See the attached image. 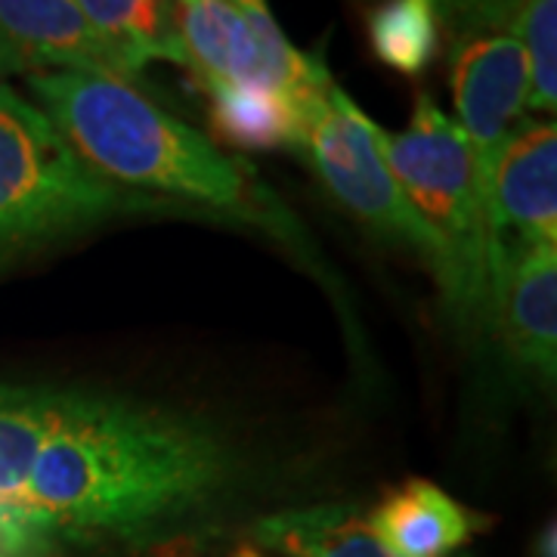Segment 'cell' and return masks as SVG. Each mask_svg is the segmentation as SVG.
I'll return each mask as SVG.
<instances>
[{"instance_id": "cell-2", "label": "cell", "mask_w": 557, "mask_h": 557, "mask_svg": "<svg viewBox=\"0 0 557 557\" xmlns=\"http://www.w3.org/2000/svg\"><path fill=\"white\" fill-rule=\"evenodd\" d=\"M25 84L72 152L106 183L214 208H242L248 199L239 164L134 81L112 72H40Z\"/></svg>"}, {"instance_id": "cell-3", "label": "cell", "mask_w": 557, "mask_h": 557, "mask_svg": "<svg viewBox=\"0 0 557 557\" xmlns=\"http://www.w3.org/2000/svg\"><path fill=\"white\" fill-rule=\"evenodd\" d=\"M381 152L416 218L440 245L434 276L446 313L465 332H480L490 310L486 211L478 159L453 115L431 94H418L406 131H379Z\"/></svg>"}, {"instance_id": "cell-6", "label": "cell", "mask_w": 557, "mask_h": 557, "mask_svg": "<svg viewBox=\"0 0 557 557\" xmlns=\"http://www.w3.org/2000/svg\"><path fill=\"white\" fill-rule=\"evenodd\" d=\"M490 267L515 251L557 245V127L555 121H520L493 159L486 193Z\"/></svg>"}, {"instance_id": "cell-13", "label": "cell", "mask_w": 557, "mask_h": 557, "mask_svg": "<svg viewBox=\"0 0 557 557\" xmlns=\"http://www.w3.org/2000/svg\"><path fill=\"white\" fill-rule=\"evenodd\" d=\"M69 387L0 381V505L16 508L40 446L60 424Z\"/></svg>"}, {"instance_id": "cell-7", "label": "cell", "mask_w": 557, "mask_h": 557, "mask_svg": "<svg viewBox=\"0 0 557 557\" xmlns=\"http://www.w3.org/2000/svg\"><path fill=\"white\" fill-rule=\"evenodd\" d=\"M449 75L456 124L474 149L483 196L496 152L527 115V57L515 32L458 35L449 53Z\"/></svg>"}, {"instance_id": "cell-18", "label": "cell", "mask_w": 557, "mask_h": 557, "mask_svg": "<svg viewBox=\"0 0 557 557\" xmlns=\"http://www.w3.org/2000/svg\"><path fill=\"white\" fill-rule=\"evenodd\" d=\"M523 0H440V20L458 35L474 32H511Z\"/></svg>"}, {"instance_id": "cell-1", "label": "cell", "mask_w": 557, "mask_h": 557, "mask_svg": "<svg viewBox=\"0 0 557 557\" xmlns=\"http://www.w3.org/2000/svg\"><path fill=\"white\" fill-rule=\"evenodd\" d=\"M236 474V449L214 421L69 387L16 508L69 548L143 542L205 515Z\"/></svg>"}, {"instance_id": "cell-4", "label": "cell", "mask_w": 557, "mask_h": 557, "mask_svg": "<svg viewBox=\"0 0 557 557\" xmlns=\"http://www.w3.org/2000/svg\"><path fill=\"white\" fill-rule=\"evenodd\" d=\"M134 193L100 180L53 121L0 81V263L124 211Z\"/></svg>"}, {"instance_id": "cell-12", "label": "cell", "mask_w": 557, "mask_h": 557, "mask_svg": "<svg viewBox=\"0 0 557 557\" xmlns=\"http://www.w3.org/2000/svg\"><path fill=\"white\" fill-rule=\"evenodd\" d=\"M205 94L211 131L233 149H300L307 109H300L292 97L258 84H220Z\"/></svg>"}, {"instance_id": "cell-9", "label": "cell", "mask_w": 557, "mask_h": 557, "mask_svg": "<svg viewBox=\"0 0 557 557\" xmlns=\"http://www.w3.org/2000/svg\"><path fill=\"white\" fill-rule=\"evenodd\" d=\"M40 72L119 75V65L78 0H0V81Z\"/></svg>"}, {"instance_id": "cell-16", "label": "cell", "mask_w": 557, "mask_h": 557, "mask_svg": "<svg viewBox=\"0 0 557 557\" xmlns=\"http://www.w3.org/2000/svg\"><path fill=\"white\" fill-rule=\"evenodd\" d=\"M511 32L530 72L527 112L552 115L557 109V0H523Z\"/></svg>"}, {"instance_id": "cell-5", "label": "cell", "mask_w": 557, "mask_h": 557, "mask_svg": "<svg viewBox=\"0 0 557 557\" xmlns=\"http://www.w3.org/2000/svg\"><path fill=\"white\" fill-rule=\"evenodd\" d=\"M381 124L369 119L338 84L310 102L304 121L300 156L313 164L322 186L381 239L416 251L431 267L440 263V245L416 218L391 174L379 139Z\"/></svg>"}, {"instance_id": "cell-19", "label": "cell", "mask_w": 557, "mask_h": 557, "mask_svg": "<svg viewBox=\"0 0 557 557\" xmlns=\"http://www.w3.org/2000/svg\"><path fill=\"white\" fill-rule=\"evenodd\" d=\"M539 557H555V523H548L539 539Z\"/></svg>"}, {"instance_id": "cell-20", "label": "cell", "mask_w": 557, "mask_h": 557, "mask_svg": "<svg viewBox=\"0 0 557 557\" xmlns=\"http://www.w3.org/2000/svg\"><path fill=\"white\" fill-rule=\"evenodd\" d=\"M230 557H260V555H258V548H248V545H245V548H236Z\"/></svg>"}, {"instance_id": "cell-15", "label": "cell", "mask_w": 557, "mask_h": 557, "mask_svg": "<svg viewBox=\"0 0 557 557\" xmlns=\"http://www.w3.org/2000/svg\"><path fill=\"white\" fill-rule=\"evenodd\" d=\"M440 0H381L369 13L372 53L406 78H421L440 50Z\"/></svg>"}, {"instance_id": "cell-17", "label": "cell", "mask_w": 557, "mask_h": 557, "mask_svg": "<svg viewBox=\"0 0 557 557\" xmlns=\"http://www.w3.org/2000/svg\"><path fill=\"white\" fill-rule=\"evenodd\" d=\"M65 548L69 545L38 518L0 505V557H62Z\"/></svg>"}, {"instance_id": "cell-8", "label": "cell", "mask_w": 557, "mask_h": 557, "mask_svg": "<svg viewBox=\"0 0 557 557\" xmlns=\"http://www.w3.org/2000/svg\"><path fill=\"white\" fill-rule=\"evenodd\" d=\"M486 325L508 359L552 384L557 375V245H539L490 267Z\"/></svg>"}, {"instance_id": "cell-10", "label": "cell", "mask_w": 557, "mask_h": 557, "mask_svg": "<svg viewBox=\"0 0 557 557\" xmlns=\"http://www.w3.org/2000/svg\"><path fill=\"white\" fill-rule=\"evenodd\" d=\"M369 533L394 557H453L490 518L471 511L431 480H406L366 518Z\"/></svg>"}, {"instance_id": "cell-11", "label": "cell", "mask_w": 557, "mask_h": 557, "mask_svg": "<svg viewBox=\"0 0 557 557\" xmlns=\"http://www.w3.org/2000/svg\"><path fill=\"white\" fill-rule=\"evenodd\" d=\"M78 7L112 53L121 78L134 81L152 62L183 65L177 0H78Z\"/></svg>"}, {"instance_id": "cell-14", "label": "cell", "mask_w": 557, "mask_h": 557, "mask_svg": "<svg viewBox=\"0 0 557 557\" xmlns=\"http://www.w3.org/2000/svg\"><path fill=\"white\" fill-rule=\"evenodd\" d=\"M255 542L285 557H394L350 505L292 508L258 520Z\"/></svg>"}]
</instances>
